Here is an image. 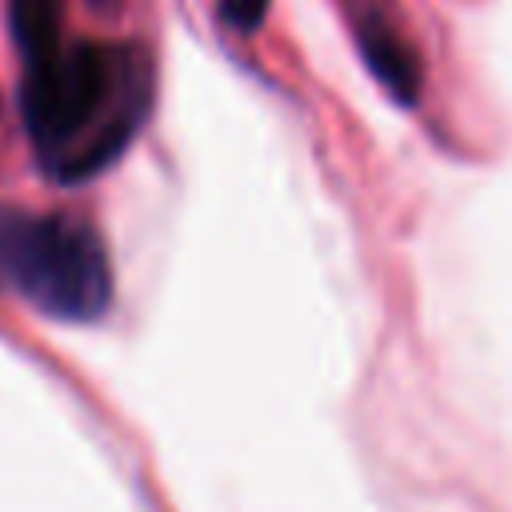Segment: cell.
I'll list each match as a JSON object with an SVG mask.
<instances>
[{"label": "cell", "mask_w": 512, "mask_h": 512, "mask_svg": "<svg viewBox=\"0 0 512 512\" xmlns=\"http://www.w3.org/2000/svg\"><path fill=\"white\" fill-rule=\"evenodd\" d=\"M0 280L56 320H96L112 300L108 248L68 212L0 208Z\"/></svg>", "instance_id": "7a4b0ae2"}, {"label": "cell", "mask_w": 512, "mask_h": 512, "mask_svg": "<svg viewBox=\"0 0 512 512\" xmlns=\"http://www.w3.org/2000/svg\"><path fill=\"white\" fill-rule=\"evenodd\" d=\"M264 4H268V0H224L220 12H224V20L236 24V28H256L260 16H264Z\"/></svg>", "instance_id": "277c9868"}, {"label": "cell", "mask_w": 512, "mask_h": 512, "mask_svg": "<svg viewBox=\"0 0 512 512\" xmlns=\"http://www.w3.org/2000/svg\"><path fill=\"white\" fill-rule=\"evenodd\" d=\"M360 48L368 56V64L376 68V76L400 96V100H412L416 88H420V68H416V56L412 48L384 24H360Z\"/></svg>", "instance_id": "3957f363"}, {"label": "cell", "mask_w": 512, "mask_h": 512, "mask_svg": "<svg viewBox=\"0 0 512 512\" xmlns=\"http://www.w3.org/2000/svg\"><path fill=\"white\" fill-rule=\"evenodd\" d=\"M20 52V120L36 164L60 184L104 172L152 108V56L136 40L48 32Z\"/></svg>", "instance_id": "6da1fadb"}]
</instances>
